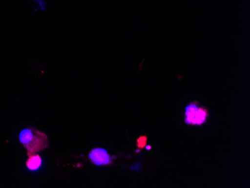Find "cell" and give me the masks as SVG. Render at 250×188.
<instances>
[{
    "mask_svg": "<svg viewBox=\"0 0 250 188\" xmlns=\"http://www.w3.org/2000/svg\"><path fill=\"white\" fill-rule=\"evenodd\" d=\"M20 142L27 153H37L47 148L49 139L47 134L34 127H28L20 133Z\"/></svg>",
    "mask_w": 250,
    "mask_h": 188,
    "instance_id": "1",
    "label": "cell"
},
{
    "mask_svg": "<svg viewBox=\"0 0 250 188\" xmlns=\"http://www.w3.org/2000/svg\"><path fill=\"white\" fill-rule=\"evenodd\" d=\"M147 143V137L146 136H141L136 140V146L140 148H143L146 146Z\"/></svg>",
    "mask_w": 250,
    "mask_h": 188,
    "instance_id": "5",
    "label": "cell"
},
{
    "mask_svg": "<svg viewBox=\"0 0 250 188\" xmlns=\"http://www.w3.org/2000/svg\"><path fill=\"white\" fill-rule=\"evenodd\" d=\"M146 150H150L151 148V146H146Z\"/></svg>",
    "mask_w": 250,
    "mask_h": 188,
    "instance_id": "6",
    "label": "cell"
},
{
    "mask_svg": "<svg viewBox=\"0 0 250 188\" xmlns=\"http://www.w3.org/2000/svg\"><path fill=\"white\" fill-rule=\"evenodd\" d=\"M28 160L26 166L29 170H37L42 164V158L36 153H27Z\"/></svg>",
    "mask_w": 250,
    "mask_h": 188,
    "instance_id": "4",
    "label": "cell"
},
{
    "mask_svg": "<svg viewBox=\"0 0 250 188\" xmlns=\"http://www.w3.org/2000/svg\"><path fill=\"white\" fill-rule=\"evenodd\" d=\"M185 123L189 125H202L208 117L207 109L199 107L197 103H191L185 108Z\"/></svg>",
    "mask_w": 250,
    "mask_h": 188,
    "instance_id": "2",
    "label": "cell"
},
{
    "mask_svg": "<svg viewBox=\"0 0 250 188\" xmlns=\"http://www.w3.org/2000/svg\"><path fill=\"white\" fill-rule=\"evenodd\" d=\"M88 158L92 164L97 166H106L112 164V159L106 150L95 148L90 151Z\"/></svg>",
    "mask_w": 250,
    "mask_h": 188,
    "instance_id": "3",
    "label": "cell"
}]
</instances>
